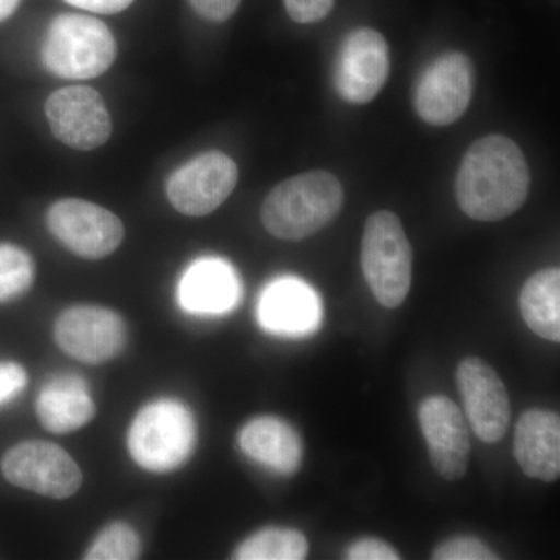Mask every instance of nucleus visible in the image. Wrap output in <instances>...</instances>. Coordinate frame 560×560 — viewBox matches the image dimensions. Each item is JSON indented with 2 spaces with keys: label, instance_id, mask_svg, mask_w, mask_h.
Instances as JSON below:
<instances>
[{
  "label": "nucleus",
  "instance_id": "f8f14e48",
  "mask_svg": "<svg viewBox=\"0 0 560 560\" xmlns=\"http://www.w3.org/2000/svg\"><path fill=\"white\" fill-rule=\"evenodd\" d=\"M46 116L51 132L70 149H98L113 131L105 102L92 88L69 86L54 92L46 102Z\"/></svg>",
  "mask_w": 560,
  "mask_h": 560
},
{
  "label": "nucleus",
  "instance_id": "f257e3e1",
  "mask_svg": "<svg viewBox=\"0 0 560 560\" xmlns=\"http://www.w3.org/2000/svg\"><path fill=\"white\" fill-rule=\"evenodd\" d=\"M529 167L517 143L490 135L471 143L456 176V200L467 217L500 221L517 212L529 194Z\"/></svg>",
  "mask_w": 560,
  "mask_h": 560
},
{
  "label": "nucleus",
  "instance_id": "f03ea898",
  "mask_svg": "<svg viewBox=\"0 0 560 560\" xmlns=\"http://www.w3.org/2000/svg\"><path fill=\"white\" fill-rule=\"evenodd\" d=\"M345 191L329 172L301 173L280 183L265 198L260 217L265 230L280 241H304L340 215Z\"/></svg>",
  "mask_w": 560,
  "mask_h": 560
},
{
  "label": "nucleus",
  "instance_id": "cd10ccee",
  "mask_svg": "<svg viewBox=\"0 0 560 560\" xmlns=\"http://www.w3.org/2000/svg\"><path fill=\"white\" fill-rule=\"evenodd\" d=\"M242 0H189L198 16L212 22H224L234 16Z\"/></svg>",
  "mask_w": 560,
  "mask_h": 560
},
{
  "label": "nucleus",
  "instance_id": "4468645a",
  "mask_svg": "<svg viewBox=\"0 0 560 560\" xmlns=\"http://www.w3.org/2000/svg\"><path fill=\"white\" fill-rule=\"evenodd\" d=\"M389 46L372 28H359L346 36L337 68V90L346 102L364 105L377 97L389 79Z\"/></svg>",
  "mask_w": 560,
  "mask_h": 560
},
{
  "label": "nucleus",
  "instance_id": "4be33fe9",
  "mask_svg": "<svg viewBox=\"0 0 560 560\" xmlns=\"http://www.w3.org/2000/svg\"><path fill=\"white\" fill-rule=\"evenodd\" d=\"M35 265L20 246L0 243V304L21 298L31 290Z\"/></svg>",
  "mask_w": 560,
  "mask_h": 560
},
{
  "label": "nucleus",
  "instance_id": "a211bd4d",
  "mask_svg": "<svg viewBox=\"0 0 560 560\" xmlns=\"http://www.w3.org/2000/svg\"><path fill=\"white\" fill-rule=\"evenodd\" d=\"M259 319L275 334H307L319 323L318 298L300 280H276L261 296Z\"/></svg>",
  "mask_w": 560,
  "mask_h": 560
},
{
  "label": "nucleus",
  "instance_id": "bb28decb",
  "mask_svg": "<svg viewBox=\"0 0 560 560\" xmlns=\"http://www.w3.org/2000/svg\"><path fill=\"white\" fill-rule=\"evenodd\" d=\"M349 560H399L400 555L396 548L390 547L388 541L366 537L357 540L346 552Z\"/></svg>",
  "mask_w": 560,
  "mask_h": 560
},
{
  "label": "nucleus",
  "instance_id": "dca6fc26",
  "mask_svg": "<svg viewBox=\"0 0 560 560\" xmlns=\"http://www.w3.org/2000/svg\"><path fill=\"white\" fill-rule=\"evenodd\" d=\"M238 445L248 458L285 477L296 474L304 458L301 434L272 416L249 420L238 434Z\"/></svg>",
  "mask_w": 560,
  "mask_h": 560
},
{
  "label": "nucleus",
  "instance_id": "6ab92c4d",
  "mask_svg": "<svg viewBox=\"0 0 560 560\" xmlns=\"http://www.w3.org/2000/svg\"><path fill=\"white\" fill-rule=\"evenodd\" d=\"M40 425L51 433H70L90 423L95 404L90 386L79 375L62 374L51 378L36 400Z\"/></svg>",
  "mask_w": 560,
  "mask_h": 560
},
{
  "label": "nucleus",
  "instance_id": "412c9836",
  "mask_svg": "<svg viewBox=\"0 0 560 560\" xmlns=\"http://www.w3.org/2000/svg\"><path fill=\"white\" fill-rule=\"evenodd\" d=\"M308 556L304 534L290 528H265L243 540L232 558L237 560H302Z\"/></svg>",
  "mask_w": 560,
  "mask_h": 560
},
{
  "label": "nucleus",
  "instance_id": "1a4fd4ad",
  "mask_svg": "<svg viewBox=\"0 0 560 560\" xmlns=\"http://www.w3.org/2000/svg\"><path fill=\"white\" fill-rule=\"evenodd\" d=\"M474 83L469 57L460 51L442 55L420 77L416 86V113L433 127L455 124L469 108Z\"/></svg>",
  "mask_w": 560,
  "mask_h": 560
},
{
  "label": "nucleus",
  "instance_id": "0eeeda50",
  "mask_svg": "<svg viewBox=\"0 0 560 560\" xmlns=\"http://www.w3.org/2000/svg\"><path fill=\"white\" fill-rule=\"evenodd\" d=\"M47 226L70 253L90 260L108 257L119 248L125 235L119 217L94 202L75 198L51 205Z\"/></svg>",
  "mask_w": 560,
  "mask_h": 560
},
{
  "label": "nucleus",
  "instance_id": "2eb2a0df",
  "mask_svg": "<svg viewBox=\"0 0 560 560\" xmlns=\"http://www.w3.org/2000/svg\"><path fill=\"white\" fill-rule=\"evenodd\" d=\"M514 455L526 477L545 482L560 475V419L558 412L530 408L518 419Z\"/></svg>",
  "mask_w": 560,
  "mask_h": 560
},
{
  "label": "nucleus",
  "instance_id": "9b49d317",
  "mask_svg": "<svg viewBox=\"0 0 560 560\" xmlns=\"http://www.w3.org/2000/svg\"><path fill=\"white\" fill-rule=\"evenodd\" d=\"M456 383L474 433L486 444L503 440L511 422V401L495 370L478 357H467L458 364Z\"/></svg>",
  "mask_w": 560,
  "mask_h": 560
},
{
  "label": "nucleus",
  "instance_id": "b1692460",
  "mask_svg": "<svg viewBox=\"0 0 560 560\" xmlns=\"http://www.w3.org/2000/svg\"><path fill=\"white\" fill-rule=\"evenodd\" d=\"M434 560H495V555L488 545L475 537L459 536L442 541L433 551Z\"/></svg>",
  "mask_w": 560,
  "mask_h": 560
},
{
  "label": "nucleus",
  "instance_id": "39448f33",
  "mask_svg": "<svg viewBox=\"0 0 560 560\" xmlns=\"http://www.w3.org/2000/svg\"><path fill=\"white\" fill-rule=\"evenodd\" d=\"M361 268L378 304L397 308L412 280V248L401 221L389 210L372 213L361 242Z\"/></svg>",
  "mask_w": 560,
  "mask_h": 560
},
{
  "label": "nucleus",
  "instance_id": "7ed1b4c3",
  "mask_svg": "<svg viewBox=\"0 0 560 560\" xmlns=\"http://www.w3.org/2000/svg\"><path fill=\"white\" fill-rule=\"evenodd\" d=\"M113 33L95 18L61 14L51 21L40 47L44 68L68 80L102 75L116 60Z\"/></svg>",
  "mask_w": 560,
  "mask_h": 560
},
{
  "label": "nucleus",
  "instance_id": "423d86ee",
  "mask_svg": "<svg viewBox=\"0 0 560 560\" xmlns=\"http://www.w3.org/2000/svg\"><path fill=\"white\" fill-rule=\"evenodd\" d=\"M2 474L11 485L55 500L75 495L83 482L79 464L47 441L14 445L3 456Z\"/></svg>",
  "mask_w": 560,
  "mask_h": 560
},
{
  "label": "nucleus",
  "instance_id": "ddd939ff",
  "mask_svg": "<svg viewBox=\"0 0 560 560\" xmlns=\"http://www.w3.org/2000/svg\"><path fill=\"white\" fill-rule=\"evenodd\" d=\"M419 423L434 470L445 480H460L470 460L469 425L463 410L448 397H427L419 407Z\"/></svg>",
  "mask_w": 560,
  "mask_h": 560
},
{
  "label": "nucleus",
  "instance_id": "c85d7f7f",
  "mask_svg": "<svg viewBox=\"0 0 560 560\" xmlns=\"http://www.w3.org/2000/svg\"><path fill=\"white\" fill-rule=\"evenodd\" d=\"M66 2L92 13L114 14L127 10L135 0H66Z\"/></svg>",
  "mask_w": 560,
  "mask_h": 560
},
{
  "label": "nucleus",
  "instance_id": "6e6552de",
  "mask_svg": "<svg viewBox=\"0 0 560 560\" xmlns=\"http://www.w3.org/2000/svg\"><path fill=\"white\" fill-rule=\"evenodd\" d=\"M237 180V164L221 151H209L172 173L167 197L184 215L205 217L230 198Z\"/></svg>",
  "mask_w": 560,
  "mask_h": 560
},
{
  "label": "nucleus",
  "instance_id": "aec40b11",
  "mask_svg": "<svg viewBox=\"0 0 560 560\" xmlns=\"http://www.w3.org/2000/svg\"><path fill=\"white\" fill-rule=\"evenodd\" d=\"M523 319L544 340L560 341V271L547 268L526 280L521 298Z\"/></svg>",
  "mask_w": 560,
  "mask_h": 560
},
{
  "label": "nucleus",
  "instance_id": "20e7f679",
  "mask_svg": "<svg viewBox=\"0 0 560 560\" xmlns=\"http://www.w3.org/2000/svg\"><path fill=\"white\" fill-rule=\"evenodd\" d=\"M197 427L189 408L160 399L138 412L128 433V451L142 469L165 474L179 469L194 452Z\"/></svg>",
  "mask_w": 560,
  "mask_h": 560
},
{
  "label": "nucleus",
  "instance_id": "5701e85b",
  "mask_svg": "<svg viewBox=\"0 0 560 560\" xmlns=\"http://www.w3.org/2000/svg\"><path fill=\"white\" fill-rule=\"evenodd\" d=\"M142 545L138 533L124 522H114L101 530L94 544L88 548V560H135L140 556Z\"/></svg>",
  "mask_w": 560,
  "mask_h": 560
},
{
  "label": "nucleus",
  "instance_id": "9d476101",
  "mask_svg": "<svg viewBox=\"0 0 560 560\" xmlns=\"http://www.w3.org/2000/svg\"><path fill=\"white\" fill-rule=\"evenodd\" d=\"M55 341L72 359L102 364L116 359L127 345V326L119 313L95 305H77L55 323Z\"/></svg>",
  "mask_w": 560,
  "mask_h": 560
},
{
  "label": "nucleus",
  "instance_id": "f3484780",
  "mask_svg": "<svg viewBox=\"0 0 560 560\" xmlns=\"http://www.w3.org/2000/svg\"><path fill=\"white\" fill-rule=\"evenodd\" d=\"M241 298V283L230 264L220 259L195 261L178 285L180 307L195 315H220Z\"/></svg>",
  "mask_w": 560,
  "mask_h": 560
},
{
  "label": "nucleus",
  "instance_id": "a878e982",
  "mask_svg": "<svg viewBox=\"0 0 560 560\" xmlns=\"http://www.w3.org/2000/svg\"><path fill=\"white\" fill-rule=\"evenodd\" d=\"M27 372L13 361L0 363V407L16 399L27 386Z\"/></svg>",
  "mask_w": 560,
  "mask_h": 560
},
{
  "label": "nucleus",
  "instance_id": "393cba45",
  "mask_svg": "<svg viewBox=\"0 0 560 560\" xmlns=\"http://www.w3.org/2000/svg\"><path fill=\"white\" fill-rule=\"evenodd\" d=\"M287 13L298 24L323 21L334 9L335 0H283Z\"/></svg>",
  "mask_w": 560,
  "mask_h": 560
},
{
  "label": "nucleus",
  "instance_id": "c756f323",
  "mask_svg": "<svg viewBox=\"0 0 560 560\" xmlns=\"http://www.w3.org/2000/svg\"><path fill=\"white\" fill-rule=\"evenodd\" d=\"M21 0H0V22L9 20L11 14L16 11Z\"/></svg>",
  "mask_w": 560,
  "mask_h": 560
}]
</instances>
